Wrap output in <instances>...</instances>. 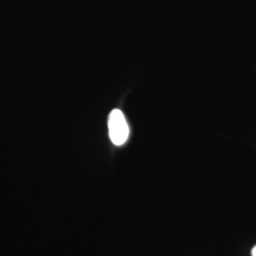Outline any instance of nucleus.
Wrapping results in <instances>:
<instances>
[{
	"label": "nucleus",
	"instance_id": "f257e3e1",
	"mask_svg": "<svg viewBox=\"0 0 256 256\" xmlns=\"http://www.w3.org/2000/svg\"><path fill=\"white\" fill-rule=\"evenodd\" d=\"M108 131L111 142L115 146H122L129 136V128L124 113L120 110L111 111L108 118Z\"/></svg>",
	"mask_w": 256,
	"mask_h": 256
},
{
	"label": "nucleus",
	"instance_id": "f03ea898",
	"mask_svg": "<svg viewBox=\"0 0 256 256\" xmlns=\"http://www.w3.org/2000/svg\"><path fill=\"white\" fill-rule=\"evenodd\" d=\"M252 256H256V246H254V248L252 250Z\"/></svg>",
	"mask_w": 256,
	"mask_h": 256
}]
</instances>
